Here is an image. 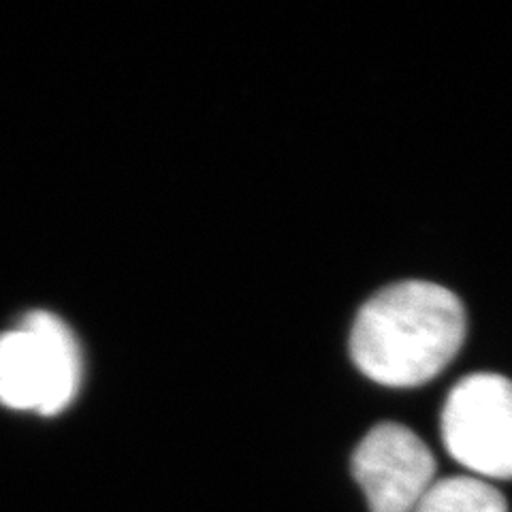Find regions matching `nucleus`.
Returning a JSON list of instances; mask_svg holds the SVG:
<instances>
[{"instance_id": "f257e3e1", "label": "nucleus", "mask_w": 512, "mask_h": 512, "mask_svg": "<svg viewBox=\"0 0 512 512\" xmlns=\"http://www.w3.org/2000/svg\"><path fill=\"white\" fill-rule=\"evenodd\" d=\"M466 338V310L448 288L406 280L382 288L359 310L350 357L384 387H419L455 359Z\"/></svg>"}, {"instance_id": "f03ea898", "label": "nucleus", "mask_w": 512, "mask_h": 512, "mask_svg": "<svg viewBox=\"0 0 512 512\" xmlns=\"http://www.w3.org/2000/svg\"><path fill=\"white\" fill-rule=\"evenodd\" d=\"M82 382V355L71 329L50 312H32L0 335V402L45 416L67 408Z\"/></svg>"}, {"instance_id": "7ed1b4c3", "label": "nucleus", "mask_w": 512, "mask_h": 512, "mask_svg": "<svg viewBox=\"0 0 512 512\" xmlns=\"http://www.w3.org/2000/svg\"><path fill=\"white\" fill-rule=\"evenodd\" d=\"M446 451L485 478H512V380L470 374L457 382L442 410Z\"/></svg>"}, {"instance_id": "20e7f679", "label": "nucleus", "mask_w": 512, "mask_h": 512, "mask_svg": "<svg viewBox=\"0 0 512 512\" xmlns=\"http://www.w3.org/2000/svg\"><path fill=\"white\" fill-rule=\"evenodd\" d=\"M352 476L372 512H414L434 485L436 459L412 429L382 423L355 448Z\"/></svg>"}, {"instance_id": "39448f33", "label": "nucleus", "mask_w": 512, "mask_h": 512, "mask_svg": "<svg viewBox=\"0 0 512 512\" xmlns=\"http://www.w3.org/2000/svg\"><path fill=\"white\" fill-rule=\"evenodd\" d=\"M414 512H508L504 495L478 476L434 480Z\"/></svg>"}]
</instances>
